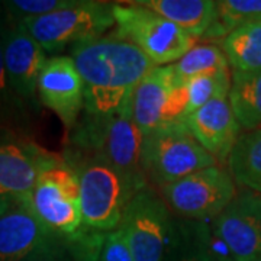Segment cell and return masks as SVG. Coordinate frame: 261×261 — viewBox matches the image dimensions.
Wrapping results in <instances>:
<instances>
[{
  "mask_svg": "<svg viewBox=\"0 0 261 261\" xmlns=\"http://www.w3.org/2000/svg\"><path fill=\"white\" fill-rule=\"evenodd\" d=\"M75 0H8L3 2L5 18L9 22L22 23L27 19L45 16L53 12L68 8Z\"/></svg>",
  "mask_w": 261,
  "mask_h": 261,
  "instance_id": "26",
  "label": "cell"
},
{
  "mask_svg": "<svg viewBox=\"0 0 261 261\" xmlns=\"http://www.w3.org/2000/svg\"><path fill=\"white\" fill-rule=\"evenodd\" d=\"M221 48L232 71H260L261 20L233 29L221 41Z\"/></svg>",
  "mask_w": 261,
  "mask_h": 261,
  "instance_id": "21",
  "label": "cell"
},
{
  "mask_svg": "<svg viewBox=\"0 0 261 261\" xmlns=\"http://www.w3.org/2000/svg\"><path fill=\"white\" fill-rule=\"evenodd\" d=\"M219 166L189 130L185 122L164 123L144 134L142 170L148 183L160 187L189 174Z\"/></svg>",
  "mask_w": 261,
  "mask_h": 261,
  "instance_id": "5",
  "label": "cell"
},
{
  "mask_svg": "<svg viewBox=\"0 0 261 261\" xmlns=\"http://www.w3.org/2000/svg\"><path fill=\"white\" fill-rule=\"evenodd\" d=\"M29 261H75L73 254L70 251L68 243L63 238H57L56 241L44 248L41 252H38L35 257H32Z\"/></svg>",
  "mask_w": 261,
  "mask_h": 261,
  "instance_id": "29",
  "label": "cell"
},
{
  "mask_svg": "<svg viewBox=\"0 0 261 261\" xmlns=\"http://www.w3.org/2000/svg\"><path fill=\"white\" fill-rule=\"evenodd\" d=\"M261 20V0H219L214 22L202 39H224L233 29Z\"/></svg>",
  "mask_w": 261,
  "mask_h": 261,
  "instance_id": "23",
  "label": "cell"
},
{
  "mask_svg": "<svg viewBox=\"0 0 261 261\" xmlns=\"http://www.w3.org/2000/svg\"><path fill=\"white\" fill-rule=\"evenodd\" d=\"M211 231L235 260L261 261V195L237 193L212 221Z\"/></svg>",
  "mask_w": 261,
  "mask_h": 261,
  "instance_id": "13",
  "label": "cell"
},
{
  "mask_svg": "<svg viewBox=\"0 0 261 261\" xmlns=\"http://www.w3.org/2000/svg\"><path fill=\"white\" fill-rule=\"evenodd\" d=\"M132 115L140 129L147 134L168 122L183 121L186 97L183 86L174 82L171 65H155L135 87Z\"/></svg>",
  "mask_w": 261,
  "mask_h": 261,
  "instance_id": "11",
  "label": "cell"
},
{
  "mask_svg": "<svg viewBox=\"0 0 261 261\" xmlns=\"http://www.w3.org/2000/svg\"><path fill=\"white\" fill-rule=\"evenodd\" d=\"M29 211L57 238H70L82 229L79 177L64 157L48 152L41 163Z\"/></svg>",
  "mask_w": 261,
  "mask_h": 261,
  "instance_id": "4",
  "label": "cell"
},
{
  "mask_svg": "<svg viewBox=\"0 0 261 261\" xmlns=\"http://www.w3.org/2000/svg\"><path fill=\"white\" fill-rule=\"evenodd\" d=\"M3 61L9 83L31 113H38V79L48 60L47 53L31 37L22 23L3 19L2 27Z\"/></svg>",
  "mask_w": 261,
  "mask_h": 261,
  "instance_id": "12",
  "label": "cell"
},
{
  "mask_svg": "<svg viewBox=\"0 0 261 261\" xmlns=\"http://www.w3.org/2000/svg\"><path fill=\"white\" fill-rule=\"evenodd\" d=\"M99 261H134L129 245L122 228L106 233Z\"/></svg>",
  "mask_w": 261,
  "mask_h": 261,
  "instance_id": "28",
  "label": "cell"
},
{
  "mask_svg": "<svg viewBox=\"0 0 261 261\" xmlns=\"http://www.w3.org/2000/svg\"><path fill=\"white\" fill-rule=\"evenodd\" d=\"M167 206L185 221H214L237 195L232 176L221 166L203 168L160 187Z\"/></svg>",
  "mask_w": 261,
  "mask_h": 261,
  "instance_id": "8",
  "label": "cell"
},
{
  "mask_svg": "<svg viewBox=\"0 0 261 261\" xmlns=\"http://www.w3.org/2000/svg\"><path fill=\"white\" fill-rule=\"evenodd\" d=\"M173 225L167 203L148 186L134 196L119 228L125 232L134 261H164Z\"/></svg>",
  "mask_w": 261,
  "mask_h": 261,
  "instance_id": "9",
  "label": "cell"
},
{
  "mask_svg": "<svg viewBox=\"0 0 261 261\" xmlns=\"http://www.w3.org/2000/svg\"><path fill=\"white\" fill-rule=\"evenodd\" d=\"M228 100L241 129H261V70L231 71V90Z\"/></svg>",
  "mask_w": 261,
  "mask_h": 261,
  "instance_id": "18",
  "label": "cell"
},
{
  "mask_svg": "<svg viewBox=\"0 0 261 261\" xmlns=\"http://www.w3.org/2000/svg\"><path fill=\"white\" fill-rule=\"evenodd\" d=\"M56 240L28 206L0 214V261H29Z\"/></svg>",
  "mask_w": 261,
  "mask_h": 261,
  "instance_id": "16",
  "label": "cell"
},
{
  "mask_svg": "<svg viewBox=\"0 0 261 261\" xmlns=\"http://www.w3.org/2000/svg\"><path fill=\"white\" fill-rule=\"evenodd\" d=\"M70 57L83 80V113L94 116L119 112L155 67L140 48L116 34L75 44Z\"/></svg>",
  "mask_w": 261,
  "mask_h": 261,
  "instance_id": "1",
  "label": "cell"
},
{
  "mask_svg": "<svg viewBox=\"0 0 261 261\" xmlns=\"http://www.w3.org/2000/svg\"><path fill=\"white\" fill-rule=\"evenodd\" d=\"M183 122L218 164L228 163L231 151L241 137V126L228 99L209 102L186 116Z\"/></svg>",
  "mask_w": 261,
  "mask_h": 261,
  "instance_id": "15",
  "label": "cell"
},
{
  "mask_svg": "<svg viewBox=\"0 0 261 261\" xmlns=\"http://www.w3.org/2000/svg\"><path fill=\"white\" fill-rule=\"evenodd\" d=\"M211 250H212V254H214L215 261H238L233 258L222 244L219 243L218 240H215L214 235H212V240H211Z\"/></svg>",
  "mask_w": 261,
  "mask_h": 261,
  "instance_id": "30",
  "label": "cell"
},
{
  "mask_svg": "<svg viewBox=\"0 0 261 261\" xmlns=\"http://www.w3.org/2000/svg\"><path fill=\"white\" fill-rule=\"evenodd\" d=\"M38 100L60 118L67 135L84 111L83 80L70 56L48 57L38 79Z\"/></svg>",
  "mask_w": 261,
  "mask_h": 261,
  "instance_id": "14",
  "label": "cell"
},
{
  "mask_svg": "<svg viewBox=\"0 0 261 261\" xmlns=\"http://www.w3.org/2000/svg\"><path fill=\"white\" fill-rule=\"evenodd\" d=\"M5 16V6H3V2H0V18Z\"/></svg>",
  "mask_w": 261,
  "mask_h": 261,
  "instance_id": "31",
  "label": "cell"
},
{
  "mask_svg": "<svg viewBox=\"0 0 261 261\" xmlns=\"http://www.w3.org/2000/svg\"><path fill=\"white\" fill-rule=\"evenodd\" d=\"M113 18L115 34L140 48L154 65L174 64L195 47V38L154 10L134 2L113 3Z\"/></svg>",
  "mask_w": 261,
  "mask_h": 261,
  "instance_id": "7",
  "label": "cell"
},
{
  "mask_svg": "<svg viewBox=\"0 0 261 261\" xmlns=\"http://www.w3.org/2000/svg\"><path fill=\"white\" fill-rule=\"evenodd\" d=\"M3 19L5 16L0 18V128L27 135L32 123V113L13 92L6 74L2 45Z\"/></svg>",
  "mask_w": 261,
  "mask_h": 261,
  "instance_id": "24",
  "label": "cell"
},
{
  "mask_svg": "<svg viewBox=\"0 0 261 261\" xmlns=\"http://www.w3.org/2000/svg\"><path fill=\"white\" fill-rule=\"evenodd\" d=\"M183 86L186 97L185 118L216 99H228L231 90V71H219L190 79ZM183 118V119H185Z\"/></svg>",
  "mask_w": 261,
  "mask_h": 261,
  "instance_id": "25",
  "label": "cell"
},
{
  "mask_svg": "<svg viewBox=\"0 0 261 261\" xmlns=\"http://www.w3.org/2000/svg\"><path fill=\"white\" fill-rule=\"evenodd\" d=\"M211 240L212 231L207 224L174 221L164 261H215Z\"/></svg>",
  "mask_w": 261,
  "mask_h": 261,
  "instance_id": "19",
  "label": "cell"
},
{
  "mask_svg": "<svg viewBox=\"0 0 261 261\" xmlns=\"http://www.w3.org/2000/svg\"><path fill=\"white\" fill-rule=\"evenodd\" d=\"M64 160L79 177L82 228L100 233L118 229L130 200L145 187L102 160L75 154Z\"/></svg>",
  "mask_w": 261,
  "mask_h": 261,
  "instance_id": "3",
  "label": "cell"
},
{
  "mask_svg": "<svg viewBox=\"0 0 261 261\" xmlns=\"http://www.w3.org/2000/svg\"><path fill=\"white\" fill-rule=\"evenodd\" d=\"M134 3L154 10L195 39L205 35L216 15L214 0H134Z\"/></svg>",
  "mask_w": 261,
  "mask_h": 261,
  "instance_id": "17",
  "label": "cell"
},
{
  "mask_svg": "<svg viewBox=\"0 0 261 261\" xmlns=\"http://www.w3.org/2000/svg\"><path fill=\"white\" fill-rule=\"evenodd\" d=\"M226 164L235 183L261 195V129L241 134Z\"/></svg>",
  "mask_w": 261,
  "mask_h": 261,
  "instance_id": "20",
  "label": "cell"
},
{
  "mask_svg": "<svg viewBox=\"0 0 261 261\" xmlns=\"http://www.w3.org/2000/svg\"><path fill=\"white\" fill-rule=\"evenodd\" d=\"M106 233L93 232L82 228L67 243L75 261H99Z\"/></svg>",
  "mask_w": 261,
  "mask_h": 261,
  "instance_id": "27",
  "label": "cell"
},
{
  "mask_svg": "<svg viewBox=\"0 0 261 261\" xmlns=\"http://www.w3.org/2000/svg\"><path fill=\"white\" fill-rule=\"evenodd\" d=\"M171 65L174 82L178 86L199 75L219 71H231L228 58L222 48L214 44H199Z\"/></svg>",
  "mask_w": 261,
  "mask_h": 261,
  "instance_id": "22",
  "label": "cell"
},
{
  "mask_svg": "<svg viewBox=\"0 0 261 261\" xmlns=\"http://www.w3.org/2000/svg\"><path fill=\"white\" fill-rule=\"evenodd\" d=\"M45 149L18 132L0 128V214L28 206Z\"/></svg>",
  "mask_w": 261,
  "mask_h": 261,
  "instance_id": "10",
  "label": "cell"
},
{
  "mask_svg": "<svg viewBox=\"0 0 261 261\" xmlns=\"http://www.w3.org/2000/svg\"><path fill=\"white\" fill-rule=\"evenodd\" d=\"M82 115L68 134L67 154L102 160L141 186H148L142 170L144 132L134 121L130 99L113 115Z\"/></svg>",
  "mask_w": 261,
  "mask_h": 261,
  "instance_id": "2",
  "label": "cell"
},
{
  "mask_svg": "<svg viewBox=\"0 0 261 261\" xmlns=\"http://www.w3.org/2000/svg\"><path fill=\"white\" fill-rule=\"evenodd\" d=\"M22 25L47 54L60 56L67 47L103 37L115 27L113 3L75 0L68 8L27 19Z\"/></svg>",
  "mask_w": 261,
  "mask_h": 261,
  "instance_id": "6",
  "label": "cell"
}]
</instances>
